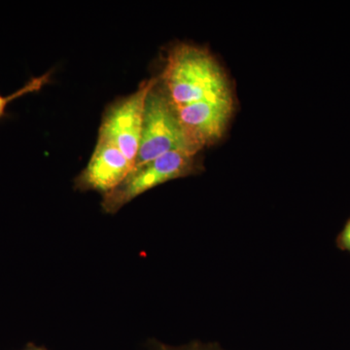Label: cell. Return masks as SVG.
<instances>
[{
  "label": "cell",
  "instance_id": "cell-2",
  "mask_svg": "<svg viewBox=\"0 0 350 350\" xmlns=\"http://www.w3.org/2000/svg\"><path fill=\"white\" fill-rule=\"evenodd\" d=\"M198 154L189 144L176 108L156 78L145 100L142 137L135 167L151 162L170 151Z\"/></svg>",
  "mask_w": 350,
  "mask_h": 350
},
{
  "label": "cell",
  "instance_id": "cell-6",
  "mask_svg": "<svg viewBox=\"0 0 350 350\" xmlns=\"http://www.w3.org/2000/svg\"><path fill=\"white\" fill-rule=\"evenodd\" d=\"M133 169V163L116 145L98 138L86 169L76 178V187L81 191H96L107 194L125 180Z\"/></svg>",
  "mask_w": 350,
  "mask_h": 350
},
{
  "label": "cell",
  "instance_id": "cell-8",
  "mask_svg": "<svg viewBox=\"0 0 350 350\" xmlns=\"http://www.w3.org/2000/svg\"><path fill=\"white\" fill-rule=\"evenodd\" d=\"M153 350H220L216 347H211V345H204L199 344H193L186 345V347H170V345L159 344L156 342L154 344Z\"/></svg>",
  "mask_w": 350,
  "mask_h": 350
},
{
  "label": "cell",
  "instance_id": "cell-7",
  "mask_svg": "<svg viewBox=\"0 0 350 350\" xmlns=\"http://www.w3.org/2000/svg\"><path fill=\"white\" fill-rule=\"evenodd\" d=\"M50 73L40 76V77L32 78L31 81L25 85L22 89L19 91L16 92L15 94H10L8 96H0V119L3 118L6 115V108L8 107L9 103L16 100V98H21L25 94L33 93V92H38L49 81Z\"/></svg>",
  "mask_w": 350,
  "mask_h": 350
},
{
  "label": "cell",
  "instance_id": "cell-9",
  "mask_svg": "<svg viewBox=\"0 0 350 350\" xmlns=\"http://www.w3.org/2000/svg\"><path fill=\"white\" fill-rule=\"evenodd\" d=\"M337 243L340 250L350 253V219L347 221L340 236L338 237Z\"/></svg>",
  "mask_w": 350,
  "mask_h": 350
},
{
  "label": "cell",
  "instance_id": "cell-3",
  "mask_svg": "<svg viewBox=\"0 0 350 350\" xmlns=\"http://www.w3.org/2000/svg\"><path fill=\"white\" fill-rule=\"evenodd\" d=\"M199 169L197 154L170 151L155 160L135 167L116 188L103 195V208L113 214L146 191L180 177L194 174Z\"/></svg>",
  "mask_w": 350,
  "mask_h": 350
},
{
  "label": "cell",
  "instance_id": "cell-10",
  "mask_svg": "<svg viewBox=\"0 0 350 350\" xmlns=\"http://www.w3.org/2000/svg\"><path fill=\"white\" fill-rule=\"evenodd\" d=\"M25 350H45V349H38V347H32V345H31V347H27V349Z\"/></svg>",
  "mask_w": 350,
  "mask_h": 350
},
{
  "label": "cell",
  "instance_id": "cell-4",
  "mask_svg": "<svg viewBox=\"0 0 350 350\" xmlns=\"http://www.w3.org/2000/svg\"><path fill=\"white\" fill-rule=\"evenodd\" d=\"M155 79L142 82L135 93L110 105L101 122L98 138L116 145L133 167L142 137L145 100Z\"/></svg>",
  "mask_w": 350,
  "mask_h": 350
},
{
  "label": "cell",
  "instance_id": "cell-5",
  "mask_svg": "<svg viewBox=\"0 0 350 350\" xmlns=\"http://www.w3.org/2000/svg\"><path fill=\"white\" fill-rule=\"evenodd\" d=\"M176 108V107H175ZM234 103H195L177 107L182 129L196 152L215 144L224 135Z\"/></svg>",
  "mask_w": 350,
  "mask_h": 350
},
{
  "label": "cell",
  "instance_id": "cell-1",
  "mask_svg": "<svg viewBox=\"0 0 350 350\" xmlns=\"http://www.w3.org/2000/svg\"><path fill=\"white\" fill-rule=\"evenodd\" d=\"M158 78L176 108L202 101L234 103L224 70L208 51L199 46H174Z\"/></svg>",
  "mask_w": 350,
  "mask_h": 350
}]
</instances>
